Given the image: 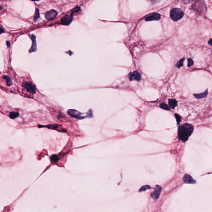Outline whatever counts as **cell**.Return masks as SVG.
Wrapping results in <instances>:
<instances>
[{
    "mask_svg": "<svg viewBox=\"0 0 212 212\" xmlns=\"http://www.w3.org/2000/svg\"><path fill=\"white\" fill-rule=\"evenodd\" d=\"M194 130V126L190 123H185L179 126L178 129L179 139L183 142L187 141Z\"/></svg>",
    "mask_w": 212,
    "mask_h": 212,
    "instance_id": "cell-1",
    "label": "cell"
},
{
    "mask_svg": "<svg viewBox=\"0 0 212 212\" xmlns=\"http://www.w3.org/2000/svg\"><path fill=\"white\" fill-rule=\"evenodd\" d=\"M170 15L173 21H177L183 17L184 13L180 8H174L170 11Z\"/></svg>",
    "mask_w": 212,
    "mask_h": 212,
    "instance_id": "cell-2",
    "label": "cell"
},
{
    "mask_svg": "<svg viewBox=\"0 0 212 212\" xmlns=\"http://www.w3.org/2000/svg\"><path fill=\"white\" fill-rule=\"evenodd\" d=\"M193 9L199 14L203 13L206 10V5L204 2L201 0H197L193 5Z\"/></svg>",
    "mask_w": 212,
    "mask_h": 212,
    "instance_id": "cell-3",
    "label": "cell"
},
{
    "mask_svg": "<svg viewBox=\"0 0 212 212\" xmlns=\"http://www.w3.org/2000/svg\"><path fill=\"white\" fill-rule=\"evenodd\" d=\"M67 114L71 117L77 119H81L87 118L86 117L84 116V114H82L74 109H70L68 110Z\"/></svg>",
    "mask_w": 212,
    "mask_h": 212,
    "instance_id": "cell-4",
    "label": "cell"
},
{
    "mask_svg": "<svg viewBox=\"0 0 212 212\" xmlns=\"http://www.w3.org/2000/svg\"><path fill=\"white\" fill-rule=\"evenodd\" d=\"M39 128H42L43 127H46L48 129H50L55 130L57 131H59L60 132H66L67 131L62 127L61 126L59 125L56 124H49L46 126H42V125H39L38 126Z\"/></svg>",
    "mask_w": 212,
    "mask_h": 212,
    "instance_id": "cell-5",
    "label": "cell"
},
{
    "mask_svg": "<svg viewBox=\"0 0 212 212\" xmlns=\"http://www.w3.org/2000/svg\"><path fill=\"white\" fill-rule=\"evenodd\" d=\"M128 77L130 81L135 80L139 82L141 80V75L138 71H134L128 74Z\"/></svg>",
    "mask_w": 212,
    "mask_h": 212,
    "instance_id": "cell-6",
    "label": "cell"
},
{
    "mask_svg": "<svg viewBox=\"0 0 212 212\" xmlns=\"http://www.w3.org/2000/svg\"><path fill=\"white\" fill-rule=\"evenodd\" d=\"M23 85L24 88L26 89L28 92L30 93L34 94L36 92V87L35 86L32 84L31 83H30L27 81H25L23 83Z\"/></svg>",
    "mask_w": 212,
    "mask_h": 212,
    "instance_id": "cell-7",
    "label": "cell"
},
{
    "mask_svg": "<svg viewBox=\"0 0 212 212\" xmlns=\"http://www.w3.org/2000/svg\"><path fill=\"white\" fill-rule=\"evenodd\" d=\"M161 18V15L159 13H150L145 17V20L146 21H154L159 20Z\"/></svg>",
    "mask_w": 212,
    "mask_h": 212,
    "instance_id": "cell-8",
    "label": "cell"
},
{
    "mask_svg": "<svg viewBox=\"0 0 212 212\" xmlns=\"http://www.w3.org/2000/svg\"><path fill=\"white\" fill-rule=\"evenodd\" d=\"M162 191V187L159 185H157L156 188L154 189V191L151 194V197L154 200H157L158 199Z\"/></svg>",
    "mask_w": 212,
    "mask_h": 212,
    "instance_id": "cell-9",
    "label": "cell"
},
{
    "mask_svg": "<svg viewBox=\"0 0 212 212\" xmlns=\"http://www.w3.org/2000/svg\"><path fill=\"white\" fill-rule=\"evenodd\" d=\"M57 15V12L54 10H52L46 12L45 14V17L48 20H53L56 17Z\"/></svg>",
    "mask_w": 212,
    "mask_h": 212,
    "instance_id": "cell-10",
    "label": "cell"
},
{
    "mask_svg": "<svg viewBox=\"0 0 212 212\" xmlns=\"http://www.w3.org/2000/svg\"><path fill=\"white\" fill-rule=\"evenodd\" d=\"M73 15L71 14L70 15H67L64 16L61 20V24L63 25H68L72 22L73 17Z\"/></svg>",
    "mask_w": 212,
    "mask_h": 212,
    "instance_id": "cell-11",
    "label": "cell"
},
{
    "mask_svg": "<svg viewBox=\"0 0 212 212\" xmlns=\"http://www.w3.org/2000/svg\"><path fill=\"white\" fill-rule=\"evenodd\" d=\"M183 181L186 183L194 184L196 183V181L192 178L191 176L189 174H185L183 176Z\"/></svg>",
    "mask_w": 212,
    "mask_h": 212,
    "instance_id": "cell-12",
    "label": "cell"
},
{
    "mask_svg": "<svg viewBox=\"0 0 212 212\" xmlns=\"http://www.w3.org/2000/svg\"><path fill=\"white\" fill-rule=\"evenodd\" d=\"M32 40V45L31 48L30 49L29 52L31 53L36 51L37 49V42L36 40V37L34 34H32L31 37Z\"/></svg>",
    "mask_w": 212,
    "mask_h": 212,
    "instance_id": "cell-13",
    "label": "cell"
},
{
    "mask_svg": "<svg viewBox=\"0 0 212 212\" xmlns=\"http://www.w3.org/2000/svg\"><path fill=\"white\" fill-rule=\"evenodd\" d=\"M208 94V90L207 89L206 91H205L203 93H199V94H194V96L198 99H200L206 97Z\"/></svg>",
    "mask_w": 212,
    "mask_h": 212,
    "instance_id": "cell-14",
    "label": "cell"
},
{
    "mask_svg": "<svg viewBox=\"0 0 212 212\" xmlns=\"http://www.w3.org/2000/svg\"><path fill=\"white\" fill-rule=\"evenodd\" d=\"M169 106L171 109H174L177 106V101L174 99H169L168 100Z\"/></svg>",
    "mask_w": 212,
    "mask_h": 212,
    "instance_id": "cell-15",
    "label": "cell"
},
{
    "mask_svg": "<svg viewBox=\"0 0 212 212\" xmlns=\"http://www.w3.org/2000/svg\"><path fill=\"white\" fill-rule=\"evenodd\" d=\"M3 78L5 80V81L6 82L7 85L8 86H10L11 85H12L13 83L12 80L11 78V77L7 76H3Z\"/></svg>",
    "mask_w": 212,
    "mask_h": 212,
    "instance_id": "cell-16",
    "label": "cell"
},
{
    "mask_svg": "<svg viewBox=\"0 0 212 212\" xmlns=\"http://www.w3.org/2000/svg\"><path fill=\"white\" fill-rule=\"evenodd\" d=\"M19 116V113L17 112L12 111L10 113L9 117L11 119H15Z\"/></svg>",
    "mask_w": 212,
    "mask_h": 212,
    "instance_id": "cell-17",
    "label": "cell"
},
{
    "mask_svg": "<svg viewBox=\"0 0 212 212\" xmlns=\"http://www.w3.org/2000/svg\"><path fill=\"white\" fill-rule=\"evenodd\" d=\"M50 160L51 162H56L59 161V157H58L57 155L56 154H53L51 155L50 157Z\"/></svg>",
    "mask_w": 212,
    "mask_h": 212,
    "instance_id": "cell-18",
    "label": "cell"
},
{
    "mask_svg": "<svg viewBox=\"0 0 212 212\" xmlns=\"http://www.w3.org/2000/svg\"><path fill=\"white\" fill-rule=\"evenodd\" d=\"M160 106L161 109H164V110H167V111L170 110V108L169 107L168 105L164 102L160 104Z\"/></svg>",
    "mask_w": 212,
    "mask_h": 212,
    "instance_id": "cell-19",
    "label": "cell"
},
{
    "mask_svg": "<svg viewBox=\"0 0 212 212\" xmlns=\"http://www.w3.org/2000/svg\"><path fill=\"white\" fill-rule=\"evenodd\" d=\"M39 17H40V15H39V10L38 8H37L36 10L35 13L34 17V22H36Z\"/></svg>",
    "mask_w": 212,
    "mask_h": 212,
    "instance_id": "cell-20",
    "label": "cell"
},
{
    "mask_svg": "<svg viewBox=\"0 0 212 212\" xmlns=\"http://www.w3.org/2000/svg\"><path fill=\"white\" fill-rule=\"evenodd\" d=\"M184 60V58H183L182 59L178 61L176 65V66L178 68L183 66V62Z\"/></svg>",
    "mask_w": 212,
    "mask_h": 212,
    "instance_id": "cell-21",
    "label": "cell"
},
{
    "mask_svg": "<svg viewBox=\"0 0 212 212\" xmlns=\"http://www.w3.org/2000/svg\"><path fill=\"white\" fill-rule=\"evenodd\" d=\"M151 189V186L149 185H144V186H142L140 189H139V192H142V191H145L146 190L148 189Z\"/></svg>",
    "mask_w": 212,
    "mask_h": 212,
    "instance_id": "cell-22",
    "label": "cell"
},
{
    "mask_svg": "<svg viewBox=\"0 0 212 212\" xmlns=\"http://www.w3.org/2000/svg\"><path fill=\"white\" fill-rule=\"evenodd\" d=\"M174 116H175L176 119V120H177V124L178 125H179L180 124V123L181 121L182 117L177 114H174Z\"/></svg>",
    "mask_w": 212,
    "mask_h": 212,
    "instance_id": "cell-23",
    "label": "cell"
},
{
    "mask_svg": "<svg viewBox=\"0 0 212 212\" xmlns=\"http://www.w3.org/2000/svg\"><path fill=\"white\" fill-rule=\"evenodd\" d=\"M187 61H188V64H187V65H188V67H191V66H193L194 65V61H193L192 59H191V58L188 59Z\"/></svg>",
    "mask_w": 212,
    "mask_h": 212,
    "instance_id": "cell-24",
    "label": "cell"
},
{
    "mask_svg": "<svg viewBox=\"0 0 212 212\" xmlns=\"http://www.w3.org/2000/svg\"><path fill=\"white\" fill-rule=\"evenodd\" d=\"M80 11V7H77L76 8H75L74 9H73V10L72 11L71 14L73 15L74 14V13H78V12H79Z\"/></svg>",
    "mask_w": 212,
    "mask_h": 212,
    "instance_id": "cell-25",
    "label": "cell"
},
{
    "mask_svg": "<svg viewBox=\"0 0 212 212\" xmlns=\"http://www.w3.org/2000/svg\"><path fill=\"white\" fill-rule=\"evenodd\" d=\"M6 43L7 46H8V48L10 47V46H11V44H10L9 41H7Z\"/></svg>",
    "mask_w": 212,
    "mask_h": 212,
    "instance_id": "cell-26",
    "label": "cell"
},
{
    "mask_svg": "<svg viewBox=\"0 0 212 212\" xmlns=\"http://www.w3.org/2000/svg\"><path fill=\"white\" fill-rule=\"evenodd\" d=\"M4 29H3L2 28H0V34H1L3 33H4Z\"/></svg>",
    "mask_w": 212,
    "mask_h": 212,
    "instance_id": "cell-27",
    "label": "cell"
},
{
    "mask_svg": "<svg viewBox=\"0 0 212 212\" xmlns=\"http://www.w3.org/2000/svg\"><path fill=\"white\" fill-rule=\"evenodd\" d=\"M211 43H212V39H210L209 41H208V44L209 45H211Z\"/></svg>",
    "mask_w": 212,
    "mask_h": 212,
    "instance_id": "cell-28",
    "label": "cell"
},
{
    "mask_svg": "<svg viewBox=\"0 0 212 212\" xmlns=\"http://www.w3.org/2000/svg\"><path fill=\"white\" fill-rule=\"evenodd\" d=\"M2 9H3L2 7L1 6H0V11H1Z\"/></svg>",
    "mask_w": 212,
    "mask_h": 212,
    "instance_id": "cell-29",
    "label": "cell"
}]
</instances>
